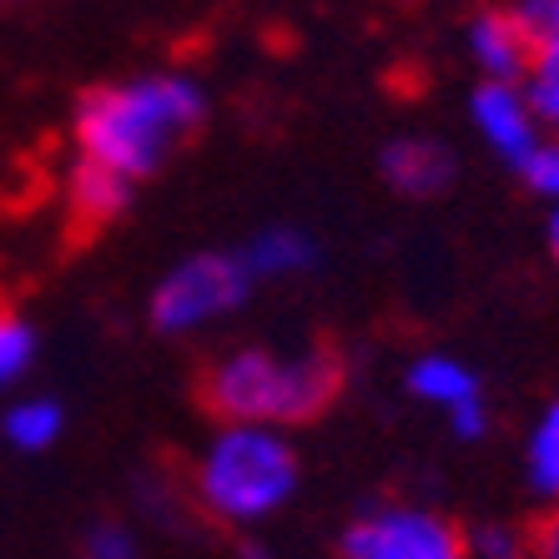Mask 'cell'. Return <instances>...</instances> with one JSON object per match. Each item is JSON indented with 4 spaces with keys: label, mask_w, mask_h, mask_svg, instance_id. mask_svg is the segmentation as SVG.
I'll use <instances>...</instances> for the list:
<instances>
[{
    "label": "cell",
    "mask_w": 559,
    "mask_h": 559,
    "mask_svg": "<svg viewBox=\"0 0 559 559\" xmlns=\"http://www.w3.org/2000/svg\"><path fill=\"white\" fill-rule=\"evenodd\" d=\"M207 121V96L187 76H142L96 86L76 102V156L117 171L121 182H146L167 167Z\"/></svg>",
    "instance_id": "obj_1"
},
{
    "label": "cell",
    "mask_w": 559,
    "mask_h": 559,
    "mask_svg": "<svg viewBox=\"0 0 559 559\" xmlns=\"http://www.w3.org/2000/svg\"><path fill=\"white\" fill-rule=\"evenodd\" d=\"M348 364L333 343H308L298 353L273 348H237L202 373L197 404L217 424H312L338 404Z\"/></svg>",
    "instance_id": "obj_2"
},
{
    "label": "cell",
    "mask_w": 559,
    "mask_h": 559,
    "mask_svg": "<svg viewBox=\"0 0 559 559\" xmlns=\"http://www.w3.org/2000/svg\"><path fill=\"white\" fill-rule=\"evenodd\" d=\"M207 520L217 524H258L298 489V454L277 429L262 424H222V433L207 443V454L182 479Z\"/></svg>",
    "instance_id": "obj_3"
},
{
    "label": "cell",
    "mask_w": 559,
    "mask_h": 559,
    "mask_svg": "<svg viewBox=\"0 0 559 559\" xmlns=\"http://www.w3.org/2000/svg\"><path fill=\"white\" fill-rule=\"evenodd\" d=\"M258 277L248 273L242 252H197V258L177 262L152 293V318L156 333H192V328L212 323L222 312L242 308Z\"/></svg>",
    "instance_id": "obj_4"
},
{
    "label": "cell",
    "mask_w": 559,
    "mask_h": 559,
    "mask_svg": "<svg viewBox=\"0 0 559 559\" xmlns=\"http://www.w3.org/2000/svg\"><path fill=\"white\" fill-rule=\"evenodd\" d=\"M343 559H468V545L443 514L414 504H383L348 524Z\"/></svg>",
    "instance_id": "obj_5"
},
{
    "label": "cell",
    "mask_w": 559,
    "mask_h": 559,
    "mask_svg": "<svg viewBox=\"0 0 559 559\" xmlns=\"http://www.w3.org/2000/svg\"><path fill=\"white\" fill-rule=\"evenodd\" d=\"M408 393L424 399V404L443 408L449 418V429L459 439H479L489 429V408H484V393H479V378L468 373L459 358H443V353H429V358H418L408 368Z\"/></svg>",
    "instance_id": "obj_6"
},
{
    "label": "cell",
    "mask_w": 559,
    "mask_h": 559,
    "mask_svg": "<svg viewBox=\"0 0 559 559\" xmlns=\"http://www.w3.org/2000/svg\"><path fill=\"white\" fill-rule=\"evenodd\" d=\"M468 111H474L479 136L495 146L514 171H520L524 162L539 152V142H545V136H539V117L530 111L520 86H509V81H484L479 92H474V102H468Z\"/></svg>",
    "instance_id": "obj_7"
},
{
    "label": "cell",
    "mask_w": 559,
    "mask_h": 559,
    "mask_svg": "<svg viewBox=\"0 0 559 559\" xmlns=\"http://www.w3.org/2000/svg\"><path fill=\"white\" fill-rule=\"evenodd\" d=\"M534 51H539V40L530 36L514 11H484L474 15V26H468V56L479 61L484 81H524L534 66Z\"/></svg>",
    "instance_id": "obj_8"
},
{
    "label": "cell",
    "mask_w": 559,
    "mask_h": 559,
    "mask_svg": "<svg viewBox=\"0 0 559 559\" xmlns=\"http://www.w3.org/2000/svg\"><path fill=\"white\" fill-rule=\"evenodd\" d=\"M131 202V182H121L117 171L106 167H92V162H81L71 167V177H66V222H71V237H96L102 227H111V222L127 212Z\"/></svg>",
    "instance_id": "obj_9"
},
{
    "label": "cell",
    "mask_w": 559,
    "mask_h": 559,
    "mask_svg": "<svg viewBox=\"0 0 559 559\" xmlns=\"http://www.w3.org/2000/svg\"><path fill=\"white\" fill-rule=\"evenodd\" d=\"M383 182L404 197H439L454 182V156L443 152L429 136H399L383 146Z\"/></svg>",
    "instance_id": "obj_10"
},
{
    "label": "cell",
    "mask_w": 559,
    "mask_h": 559,
    "mask_svg": "<svg viewBox=\"0 0 559 559\" xmlns=\"http://www.w3.org/2000/svg\"><path fill=\"white\" fill-rule=\"evenodd\" d=\"M312 242L298 233V227H267L262 237H252L242 248V262H248L252 277H293L312 267Z\"/></svg>",
    "instance_id": "obj_11"
},
{
    "label": "cell",
    "mask_w": 559,
    "mask_h": 559,
    "mask_svg": "<svg viewBox=\"0 0 559 559\" xmlns=\"http://www.w3.org/2000/svg\"><path fill=\"white\" fill-rule=\"evenodd\" d=\"M524 468H530V489H534V495L545 499V504H559V399L545 408V418L534 424Z\"/></svg>",
    "instance_id": "obj_12"
},
{
    "label": "cell",
    "mask_w": 559,
    "mask_h": 559,
    "mask_svg": "<svg viewBox=\"0 0 559 559\" xmlns=\"http://www.w3.org/2000/svg\"><path fill=\"white\" fill-rule=\"evenodd\" d=\"M5 439L21 449V454H40L61 439V404L51 399H26L5 414Z\"/></svg>",
    "instance_id": "obj_13"
},
{
    "label": "cell",
    "mask_w": 559,
    "mask_h": 559,
    "mask_svg": "<svg viewBox=\"0 0 559 559\" xmlns=\"http://www.w3.org/2000/svg\"><path fill=\"white\" fill-rule=\"evenodd\" d=\"M31 353H36V333H31V323L11 308V302L0 298V389L26 373Z\"/></svg>",
    "instance_id": "obj_14"
},
{
    "label": "cell",
    "mask_w": 559,
    "mask_h": 559,
    "mask_svg": "<svg viewBox=\"0 0 559 559\" xmlns=\"http://www.w3.org/2000/svg\"><path fill=\"white\" fill-rule=\"evenodd\" d=\"M530 111L539 117V127H555L559 131V46H539L530 66Z\"/></svg>",
    "instance_id": "obj_15"
},
{
    "label": "cell",
    "mask_w": 559,
    "mask_h": 559,
    "mask_svg": "<svg viewBox=\"0 0 559 559\" xmlns=\"http://www.w3.org/2000/svg\"><path fill=\"white\" fill-rule=\"evenodd\" d=\"M468 545V559H524L530 555V539L520 530H509V524H484V530L464 534Z\"/></svg>",
    "instance_id": "obj_16"
},
{
    "label": "cell",
    "mask_w": 559,
    "mask_h": 559,
    "mask_svg": "<svg viewBox=\"0 0 559 559\" xmlns=\"http://www.w3.org/2000/svg\"><path fill=\"white\" fill-rule=\"evenodd\" d=\"M81 559H142V555H136V539H131L127 524L106 520L81 539Z\"/></svg>",
    "instance_id": "obj_17"
},
{
    "label": "cell",
    "mask_w": 559,
    "mask_h": 559,
    "mask_svg": "<svg viewBox=\"0 0 559 559\" xmlns=\"http://www.w3.org/2000/svg\"><path fill=\"white\" fill-rule=\"evenodd\" d=\"M520 177L534 187V192L559 207V142H539V152L520 167Z\"/></svg>",
    "instance_id": "obj_18"
},
{
    "label": "cell",
    "mask_w": 559,
    "mask_h": 559,
    "mask_svg": "<svg viewBox=\"0 0 559 559\" xmlns=\"http://www.w3.org/2000/svg\"><path fill=\"white\" fill-rule=\"evenodd\" d=\"M509 11L530 26V36L539 40V46H559V0H520V5H509Z\"/></svg>",
    "instance_id": "obj_19"
},
{
    "label": "cell",
    "mask_w": 559,
    "mask_h": 559,
    "mask_svg": "<svg viewBox=\"0 0 559 559\" xmlns=\"http://www.w3.org/2000/svg\"><path fill=\"white\" fill-rule=\"evenodd\" d=\"M530 555H534V559H559V504H549V514L534 524Z\"/></svg>",
    "instance_id": "obj_20"
},
{
    "label": "cell",
    "mask_w": 559,
    "mask_h": 559,
    "mask_svg": "<svg viewBox=\"0 0 559 559\" xmlns=\"http://www.w3.org/2000/svg\"><path fill=\"white\" fill-rule=\"evenodd\" d=\"M549 252H555V262H559V207H555V217H549Z\"/></svg>",
    "instance_id": "obj_21"
},
{
    "label": "cell",
    "mask_w": 559,
    "mask_h": 559,
    "mask_svg": "<svg viewBox=\"0 0 559 559\" xmlns=\"http://www.w3.org/2000/svg\"><path fill=\"white\" fill-rule=\"evenodd\" d=\"M237 559H273V555H267L262 545H242V549H237Z\"/></svg>",
    "instance_id": "obj_22"
}]
</instances>
